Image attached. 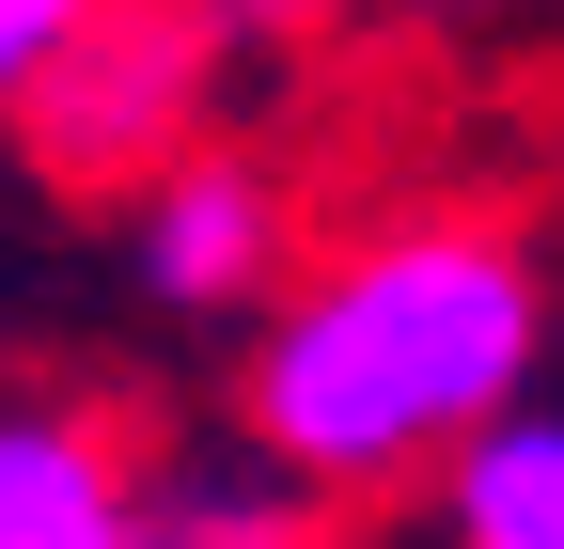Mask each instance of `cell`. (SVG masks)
Instances as JSON below:
<instances>
[{"instance_id": "8992f818", "label": "cell", "mask_w": 564, "mask_h": 549, "mask_svg": "<svg viewBox=\"0 0 564 549\" xmlns=\"http://www.w3.org/2000/svg\"><path fill=\"white\" fill-rule=\"evenodd\" d=\"M126 549H314V487L267 455H220V471H173V487H141Z\"/></svg>"}, {"instance_id": "7a4b0ae2", "label": "cell", "mask_w": 564, "mask_h": 549, "mask_svg": "<svg viewBox=\"0 0 564 549\" xmlns=\"http://www.w3.org/2000/svg\"><path fill=\"white\" fill-rule=\"evenodd\" d=\"M267 17L251 0H95L79 47L32 79V142L47 173H95V189H141L158 158H188L204 126H220V63L251 47Z\"/></svg>"}, {"instance_id": "52a82bcc", "label": "cell", "mask_w": 564, "mask_h": 549, "mask_svg": "<svg viewBox=\"0 0 564 549\" xmlns=\"http://www.w3.org/2000/svg\"><path fill=\"white\" fill-rule=\"evenodd\" d=\"M79 17L95 0H0V110H32V79L79 47Z\"/></svg>"}, {"instance_id": "6da1fadb", "label": "cell", "mask_w": 564, "mask_h": 549, "mask_svg": "<svg viewBox=\"0 0 564 549\" xmlns=\"http://www.w3.org/2000/svg\"><path fill=\"white\" fill-rule=\"evenodd\" d=\"M549 283L502 220H377L267 283L251 330V455L314 503H361L440 471L486 408L533 392Z\"/></svg>"}, {"instance_id": "5b68a950", "label": "cell", "mask_w": 564, "mask_h": 549, "mask_svg": "<svg viewBox=\"0 0 564 549\" xmlns=\"http://www.w3.org/2000/svg\"><path fill=\"white\" fill-rule=\"evenodd\" d=\"M440 534L455 549H564V408H486L440 455Z\"/></svg>"}, {"instance_id": "3957f363", "label": "cell", "mask_w": 564, "mask_h": 549, "mask_svg": "<svg viewBox=\"0 0 564 549\" xmlns=\"http://www.w3.org/2000/svg\"><path fill=\"white\" fill-rule=\"evenodd\" d=\"M126 251H141V283L173 314H267V283L299 267V204H282V173L251 142H188V158L141 173Z\"/></svg>"}, {"instance_id": "277c9868", "label": "cell", "mask_w": 564, "mask_h": 549, "mask_svg": "<svg viewBox=\"0 0 564 549\" xmlns=\"http://www.w3.org/2000/svg\"><path fill=\"white\" fill-rule=\"evenodd\" d=\"M141 471L95 408L63 392H0V549H126Z\"/></svg>"}, {"instance_id": "ba28073f", "label": "cell", "mask_w": 564, "mask_h": 549, "mask_svg": "<svg viewBox=\"0 0 564 549\" xmlns=\"http://www.w3.org/2000/svg\"><path fill=\"white\" fill-rule=\"evenodd\" d=\"M251 17H267V32H282V17H329V0H251Z\"/></svg>"}]
</instances>
